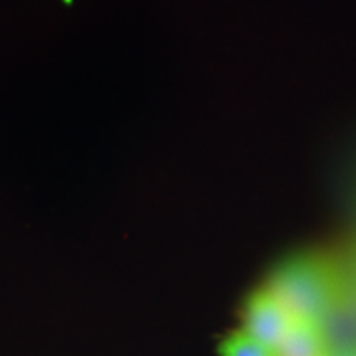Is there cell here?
<instances>
[{"label":"cell","instance_id":"1","mask_svg":"<svg viewBox=\"0 0 356 356\" xmlns=\"http://www.w3.org/2000/svg\"><path fill=\"white\" fill-rule=\"evenodd\" d=\"M266 287L296 320L320 323L343 292V275L322 256L305 254L282 262Z\"/></svg>","mask_w":356,"mask_h":356},{"label":"cell","instance_id":"2","mask_svg":"<svg viewBox=\"0 0 356 356\" xmlns=\"http://www.w3.org/2000/svg\"><path fill=\"white\" fill-rule=\"evenodd\" d=\"M296 318L266 286L251 293L244 305V328L259 343L275 351Z\"/></svg>","mask_w":356,"mask_h":356},{"label":"cell","instance_id":"3","mask_svg":"<svg viewBox=\"0 0 356 356\" xmlns=\"http://www.w3.org/2000/svg\"><path fill=\"white\" fill-rule=\"evenodd\" d=\"M274 353L275 356H328V348L318 323L296 320Z\"/></svg>","mask_w":356,"mask_h":356},{"label":"cell","instance_id":"4","mask_svg":"<svg viewBox=\"0 0 356 356\" xmlns=\"http://www.w3.org/2000/svg\"><path fill=\"white\" fill-rule=\"evenodd\" d=\"M220 356H275L256 338H252L246 330H236L229 333L218 346Z\"/></svg>","mask_w":356,"mask_h":356},{"label":"cell","instance_id":"5","mask_svg":"<svg viewBox=\"0 0 356 356\" xmlns=\"http://www.w3.org/2000/svg\"><path fill=\"white\" fill-rule=\"evenodd\" d=\"M328 356H356V350H345L338 353H328Z\"/></svg>","mask_w":356,"mask_h":356}]
</instances>
